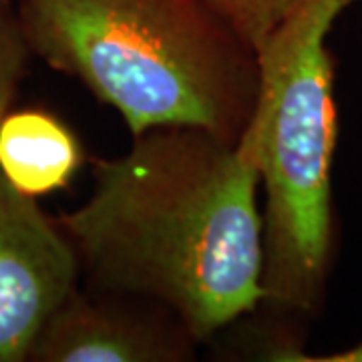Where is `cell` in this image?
I'll return each instance as SVG.
<instances>
[{"mask_svg":"<svg viewBox=\"0 0 362 362\" xmlns=\"http://www.w3.org/2000/svg\"><path fill=\"white\" fill-rule=\"evenodd\" d=\"M256 151L192 125L133 135L93 163V192L59 218L87 286L147 298L202 344L264 302Z\"/></svg>","mask_w":362,"mask_h":362,"instance_id":"1","label":"cell"},{"mask_svg":"<svg viewBox=\"0 0 362 362\" xmlns=\"http://www.w3.org/2000/svg\"><path fill=\"white\" fill-rule=\"evenodd\" d=\"M33 57L113 107L131 135L192 125L238 141L258 54L199 0H14Z\"/></svg>","mask_w":362,"mask_h":362,"instance_id":"2","label":"cell"},{"mask_svg":"<svg viewBox=\"0 0 362 362\" xmlns=\"http://www.w3.org/2000/svg\"><path fill=\"white\" fill-rule=\"evenodd\" d=\"M356 2L308 0L258 52V101L244 133L264 192L262 304L298 316L320 312L337 258V65L328 37Z\"/></svg>","mask_w":362,"mask_h":362,"instance_id":"3","label":"cell"},{"mask_svg":"<svg viewBox=\"0 0 362 362\" xmlns=\"http://www.w3.org/2000/svg\"><path fill=\"white\" fill-rule=\"evenodd\" d=\"M81 276L61 223L0 175V362L28 361L42 326Z\"/></svg>","mask_w":362,"mask_h":362,"instance_id":"4","label":"cell"},{"mask_svg":"<svg viewBox=\"0 0 362 362\" xmlns=\"http://www.w3.org/2000/svg\"><path fill=\"white\" fill-rule=\"evenodd\" d=\"M197 340L180 318L147 298L75 288L33 344L37 362H181Z\"/></svg>","mask_w":362,"mask_h":362,"instance_id":"5","label":"cell"},{"mask_svg":"<svg viewBox=\"0 0 362 362\" xmlns=\"http://www.w3.org/2000/svg\"><path fill=\"white\" fill-rule=\"evenodd\" d=\"M85 163L77 133L47 109H11L0 121V175L39 199L69 187Z\"/></svg>","mask_w":362,"mask_h":362,"instance_id":"6","label":"cell"},{"mask_svg":"<svg viewBox=\"0 0 362 362\" xmlns=\"http://www.w3.org/2000/svg\"><path fill=\"white\" fill-rule=\"evenodd\" d=\"M258 54L308 0H199Z\"/></svg>","mask_w":362,"mask_h":362,"instance_id":"7","label":"cell"},{"mask_svg":"<svg viewBox=\"0 0 362 362\" xmlns=\"http://www.w3.org/2000/svg\"><path fill=\"white\" fill-rule=\"evenodd\" d=\"M30 57L16 2L0 0V121L13 109Z\"/></svg>","mask_w":362,"mask_h":362,"instance_id":"8","label":"cell"},{"mask_svg":"<svg viewBox=\"0 0 362 362\" xmlns=\"http://www.w3.org/2000/svg\"><path fill=\"white\" fill-rule=\"evenodd\" d=\"M294 362H362V340H358L356 344H352L349 349L337 350L330 354H320V356L298 354Z\"/></svg>","mask_w":362,"mask_h":362,"instance_id":"9","label":"cell"}]
</instances>
